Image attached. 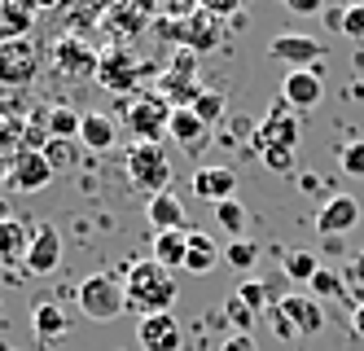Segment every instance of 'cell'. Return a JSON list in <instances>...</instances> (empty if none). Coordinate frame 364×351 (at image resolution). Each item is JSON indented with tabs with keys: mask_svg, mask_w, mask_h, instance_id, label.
<instances>
[{
	"mask_svg": "<svg viewBox=\"0 0 364 351\" xmlns=\"http://www.w3.org/2000/svg\"><path fill=\"white\" fill-rule=\"evenodd\" d=\"M316 273H321V263H316L311 251H290V255H285V277H290V281H311Z\"/></svg>",
	"mask_w": 364,
	"mask_h": 351,
	"instance_id": "cell-31",
	"label": "cell"
},
{
	"mask_svg": "<svg viewBox=\"0 0 364 351\" xmlns=\"http://www.w3.org/2000/svg\"><path fill=\"white\" fill-rule=\"evenodd\" d=\"M145 215H149V229H154V233H189V229H185V202H180L171 189L154 194Z\"/></svg>",
	"mask_w": 364,
	"mask_h": 351,
	"instance_id": "cell-20",
	"label": "cell"
},
{
	"mask_svg": "<svg viewBox=\"0 0 364 351\" xmlns=\"http://www.w3.org/2000/svg\"><path fill=\"white\" fill-rule=\"evenodd\" d=\"M123 172H127V184L141 189V194H163V189H171V158L163 145H145L136 141L132 150L123 154Z\"/></svg>",
	"mask_w": 364,
	"mask_h": 351,
	"instance_id": "cell-2",
	"label": "cell"
},
{
	"mask_svg": "<svg viewBox=\"0 0 364 351\" xmlns=\"http://www.w3.org/2000/svg\"><path fill=\"white\" fill-rule=\"evenodd\" d=\"M202 9L211 14V18H232L242 5H237V0H202Z\"/></svg>",
	"mask_w": 364,
	"mask_h": 351,
	"instance_id": "cell-41",
	"label": "cell"
},
{
	"mask_svg": "<svg viewBox=\"0 0 364 351\" xmlns=\"http://www.w3.org/2000/svg\"><path fill=\"white\" fill-rule=\"evenodd\" d=\"M277 312L294 325V334H321L325 330V312H321V303L311 299V294H281Z\"/></svg>",
	"mask_w": 364,
	"mask_h": 351,
	"instance_id": "cell-17",
	"label": "cell"
},
{
	"mask_svg": "<svg viewBox=\"0 0 364 351\" xmlns=\"http://www.w3.org/2000/svg\"><path fill=\"white\" fill-rule=\"evenodd\" d=\"M343 36H347V40H364V5H351V9H347Z\"/></svg>",
	"mask_w": 364,
	"mask_h": 351,
	"instance_id": "cell-39",
	"label": "cell"
},
{
	"mask_svg": "<svg viewBox=\"0 0 364 351\" xmlns=\"http://www.w3.org/2000/svg\"><path fill=\"white\" fill-rule=\"evenodd\" d=\"M145 70H149V66L136 62V53H132V48H127V44H114V48L101 53L97 84H101V88H110V93H119V97H127V93L136 88V79H141Z\"/></svg>",
	"mask_w": 364,
	"mask_h": 351,
	"instance_id": "cell-7",
	"label": "cell"
},
{
	"mask_svg": "<svg viewBox=\"0 0 364 351\" xmlns=\"http://www.w3.org/2000/svg\"><path fill=\"white\" fill-rule=\"evenodd\" d=\"M351 330L364 338V303H355V312H351Z\"/></svg>",
	"mask_w": 364,
	"mask_h": 351,
	"instance_id": "cell-47",
	"label": "cell"
},
{
	"mask_svg": "<svg viewBox=\"0 0 364 351\" xmlns=\"http://www.w3.org/2000/svg\"><path fill=\"white\" fill-rule=\"evenodd\" d=\"M58 263H62V233H58L53 224H36V229H31V246H27V259H22V268H27L31 277H48Z\"/></svg>",
	"mask_w": 364,
	"mask_h": 351,
	"instance_id": "cell-14",
	"label": "cell"
},
{
	"mask_svg": "<svg viewBox=\"0 0 364 351\" xmlns=\"http://www.w3.org/2000/svg\"><path fill=\"white\" fill-rule=\"evenodd\" d=\"M220 246H215V237H206V233H189V251H185V273L193 277H206L211 268L220 263Z\"/></svg>",
	"mask_w": 364,
	"mask_h": 351,
	"instance_id": "cell-25",
	"label": "cell"
},
{
	"mask_svg": "<svg viewBox=\"0 0 364 351\" xmlns=\"http://www.w3.org/2000/svg\"><path fill=\"white\" fill-rule=\"evenodd\" d=\"M268 58L285 62L290 70H311V66L325 58V44L316 36H303V31H277L268 40Z\"/></svg>",
	"mask_w": 364,
	"mask_h": 351,
	"instance_id": "cell-10",
	"label": "cell"
},
{
	"mask_svg": "<svg viewBox=\"0 0 364 351\" xmlns=\"http://www.w3.org/2000/svg\"><path fill=\"white\" fill-rule=\"evenodd\" d=\"M224 316L237 325V334H250V325H255V312L237 299V294H228V303H224Z\"/></svg>",
	"mask_w": 364,
	"mask_h": 351,
	"instance_id": "cell-37",
	"label": "cell"
},
{
	"mask_svg": "<svg viewBox=\"0 0 364 351\" xmlns=\"http://www.w3.org/2000/svg\"><path fill=\"white\" fill-rule=\"evenodd\" d=\"M307 285H311V299H338V294L347 290V285H343V277H338L333 268H321V273L311 277Z\"/></svg>",
	"mask_w": 364,
	"mask_h": 351,
	"instance_id": "cell-35",
	"label": "cell"
},
{
	"mask_svg": "<svg viewBox=\"0 0 364 351\" xmlns=\"http://www.w3.org/2000/svg\"><path fill=\"white\" fill-rule=\"evenodd\" d=\"M343 18H347V9H325V22L333 26V31H343Z\"/></svg>",
	"mask_w": 364,
	"mask_h": 351,
	"instance_id": "cell-46",
	"label": "cell"
},
{
	"mask_svg": "<svg viewBox=\"0 0 364 351\" xmlns=\"http://www.w3.org/2000/svg\"><path fill=\"white\" fill-rule=\"evenodd\" d=\"M53 66L62 79H97V66H101V53L84 40V36H58L53 44Z\"/></svg>",
	"mask_w": 364,
	"mask_h": 351,
	"instance_id": "cell-8",
	"label": "cell"
},
{
	"mask_svg": "<svg viewBox=\"0 0 364 351\" xmlns=\"http://www.w3.org/2000/svg\"><path fill=\"white\" fill-rule=\"evenodd\" d=\"M123 294H127V308H132V312L163 316L176 303V281H171V273H167L163 263L136 259L132 268H127V277H123Z\"/></svg>",
	"mask_w": 364,
	"mask_h": 351,
	"instance_id": "cell-1",
	"label": "cell"
},
{
	"mask_svg": "<svg viewBox=\"0 0 364 351\" xmlns=\"http://www.w3.org/2000/svg\"><path fill=\"white\" fill-rule=\"evenodd\" d=\"M268 325H272V334H277V338H294V325H290V320H285L277 308H268Z\"/></svg>",
	"mask_w": 364,
	"mask_h": 351,
	"instance_id": "cell-42",
	"label": "cell"
},
{
	"mask_svg": "<svg viewBox=\"0 0 364 351\" xmlns=\"http://www.w3.org/2000/svg\"><path fill=\"white\" fill-rule=\"evenodd\" d=\"M53 167H48L44 154H14L9 158V172H5V184L14 194H40L44 184H53Z\"/></svg>",
	"mask_w": 364,
	"mask_h": 351,
	"instance_id": "cell-13",
	"label": "cell"
},
{
	"mask_svg": "<svg viewBox=\"0 0 364 351\" xmlns=\"http://www.w3.org/2000/svg\"><path fill=\"white\" fill-rule=\"evenodd\" d=\"M250 141H255L259 154H264V150H290L294 154V145H299V119H294V110L277 97L272 110H268V119L250 132Z\"/></svg>",
	"mask_w": 364,
	"mask_h": 351,
	"instance_id": "cell-9",
	"label": "cell"
},
{
	"mask_svg": "<svg viewBox=\"0 0 364 351\" xmlns=\"http://www.w3.org/2000/svg\"><path fill=\"white\" fill-rule=\"evenodd\" d=\"M180 342H185V334H180V320L171 312L141 320V347L145 351H180Z\"/></svg>",
	"mask_w": 364,
	"mask_h": 351,
	"instance_id": "cell-19",
	"label": "cell"
},
{
	"mask_svg": "<svg viewBox=\"0 0 364 351\" xmlns=\"http://www.w3.org/2000/svg\"><path fill=\"white\" fill-rule=\"evenodd\" d=\"M167 132H171V141H180L185 150H198L202 141H211V127H206V123L189 110V105H176V110H171Z\"/></svg>",
	"mask_w": 364,
	"mask_h": 351,
	"instance_id": "cell-22",
	"label": "cell"
},
{
	"mask_svg": "<svg viewBox=\"0 0 364 351\" xmlns=\"http://www.w3.org/2000/svg\"><path fill=\"white\" fill-rule=\"evenodd\" d=\"M355 224H360V202H355V198H347V194L329 198V202L316 211V233H321V237H329V241H338L343 233H351Z\"/></svg>",
	"mask_w": 364,
	"mask_h": 351,
	"instance_id": "cell-15",
	"label": "cell"
},
{
	"mask_svg": "<svg viewBox=\"0 0 364 351\" xmlns=\"http://www.w3.org/2000/svg\"><path fill=\"white\" fill-rule=\"evenodd\" d=\"M347 281H355V285H364V251L347 263Z\"/></svg>",
	"mask_w": 364,
	"mask_h": 351,
	"instance_id": "cell-44",
	"label": "cell"
},
{
	"mask_svg": "<svg viewBox=\"0 0 364 351\" xmlns=\"http://www.w3.org/2000/svg\"><path fill=\"white\" fill-rule=\"evenodd\" d=\"M185 251H189V233H154V263H163L167 273L185 268Z\"/></svg>",
	"mask_w": 364,
	"mask_h": 351,
	"instance_id": "cell-26",
	"label": "cell"
},
{
	"mask_svg": "<svg viewBox=\"0 0 364 351\" xmlns=\"http://www.w3.org/2000/svg\"><path fill=\"white\" fill-rule=\"evenodd\" d=\"M75 299H80V312H84L88 320H114V316H123V308H127L123 281L110 277V273H92V277H84Z\"/></svg>",
	"mask_w": 364,
	"mask_h": 351,
	"instance_id": "cell-3",
	"label": "cell"
},
{
	"mask_svg": "<svg viewBox=\"0 0 364 351\" xmlns=\"http://www.w3.org/2000/svg\"><path fill=\"white\" fill-rule=\"evenodd\" d=\"M40 75V53L36 40H0V88H18L27 93L31 79Z\"/></svg>",
	"mask_w": 364,
	"mask_h": 351,
	"instance_id": "cell-5",
	"label": "cell"
},
{
	"mask_svg": "<svg viewBox=\"0 0 364 351\" xmlns=\"http://www.w3.org/2000/svg\"><path fill=\"white\" fill-rule=\"evenodd\" d=\"M237 299H242V303H246V308H250L255 316H259V312L268 316V303H272V290H268L264 281H242V285H237Z\"/></svg>",
	"mask_w": 364,
	"mask_h": 351,
	"instance_id": "cell-33",
	"label": "cell"
},
{
	"mask_svg": "<svg viewBox=\"0 0 364 351\" xmlns=\"http://www.w3.org/2000/svg\"><path fill=\"white\" fill-rule=\"evenodd\" d=\"M149 18H154V5H114V9H106V14H101V22H106L110 31L119 36V40H132V36H141L145 26H149Z\"/></svg>",
	"mask_w": 364,
	"mask_h": 351,
	"instance_id": "cell-21",
	"label": "cell"
},
{
	"mask_svg": "<svg viewBox=\"0 0 364 351\" xmlns=\"http://www.w3.org/2000/svg\"><path fill=\"white\" fill-rule=\"evenodd\" d=\"M294 14H321V0H290Z\"/></svg>",
	"mask_w": 364,
	"mask_h": 351,
	"instance_id": "cell-45",
	"label": "cell"
},
{
	"mask_svg": "<svg viewBox=\"0 0 364 351\" xmlns=\"http://www.w3.org/2000/svg\"><path fill=\"white\" fill-rule=\"evenodd\" d=\"M27 246H31V229L22 220L0 215V263H22L27 259Z\"/></svg>",
	"mask_w": 364,
	"mask_h": 351,
	"instance_id": "cell-23",
	"label": "cell"
},
{
	"mask_svg": "<svg viewBox=\"0 0 364 351\" xmlns=\"http://www.w3.org/2000/svg\"><path fill=\"white\" fill-rule=\"evenodd\" d=\"M338 163H343V176L364 180V141H351L343 154H338Z\"/></svg>",
	"mask_w": 364,
	"mask_h": 351,
	"instance_id": "cell-38",
	"label": "cell"
},
{
	"mask_svg": "<svg viewBox=\"0 0 364 351\" xmlns=\"http://www.w3.org/2000/svg\"><path fill=\"white\" fill-rule=\"evenodd\" d=\"M159 31H163L167 40H176V48L211 53V48L220 44V18H211V14L198 5V14H189L185 22H167V18H159Z\"/></svg>",
	"mask_w": 364,
	"mask_h": 351,
	"instance_id": "cell-6",
	"label": "cell"
},
{
	"mask_svg": "<svg viewBox=\"0 0 364 351\" xmlns=\"http://www.w3.org/2000/svg\"><path fill=\"white\" fill-rule=\"evenodd\" d=\"M198 93H202V84H198V53L176 48L171 62H167V70L159 75V97L167 105H193Z\"/></svg>",
	"mask_w": 364,
	"mask_h": 351,
	"instance_id": "cell-4",
	"label": "cell"
},
{
	"mask_svg": "<svg viewBox=\"0 0 364 351\" xmlns=\"http://www.w3.org/2000/svg\"><path fill=\"white\" fill-rule=\"evenodd\" d=\"M259 158L268 163V172H290V167H294V154H290V150H264Z\"/></svg>",
	"mask_w": 364,
	"mask_h": 351,
	"instance_id": "cell-40",
	"label": "cell"
},
{
	"mask_svg": "<svg viewBox=\"0 0 364 351\" xmlns=\"http://www.w3.org/2000/svg\"><path fill=\"white\" fill-rule=\"evenodd\" d=\"M224 105H228V101H224V93H215V88H202V93H198V101L189 105V110H193V115H198L206 127H215V123L224 119Z\"/></svg>",
	"mask_w": 364,
	"mask_h": 351,
	"instance_id": "cell-30",
	"label": "cell"
},
{
	"mask_svg": "<svg viewBox=\"0 0 364 351\" xmlns=\"http://www.w3.org/2000/svg\"><path fill=\"white\" fill-rule=\"evenodd\" d=\"M36 105L27 101V93L18 88H0V154H18L22 150V132H27Z\"/></svg>",
	"mask_w": 364,
	"mask_h": 351,
	"instance_id": "cell-11",
	"label": "cell"
},
{
	"mask_svg": "<svg viewBox=\"0 0 364 351\" xmlns=\"http://www.w3.org/2000/svg\"><path fill=\"white\" fill-rule=\"evenodd\" d=\"M193 194L202 202H228L232 194H237V172L232 167H198L193 172Z\"/></svg>",
	"mask_w": 364,
	"mask_h": 351,
	"instance_id": "cell-18",
	"label": "cell"
},
{
	"mask_svg": "<svg viewBox=\"0 0 364 351\" xmlns=\"http://www.w3.org/2000/svg\"><path fill=\"white\" fill-rule=\"evenodd\" d=\"M31 325H36L40 338H58V334H66V312L58 303H40L31 312Z\"/></svg>",
	"mask_w": 364,
	"mask_h": 351,
	"instance_id": "cell-29",
	"label": "cell"
},
{
	"mask_svg": "<svg viewBox=\"0 0 364 351\" xmlns=\"http://www.w3.org/2000/svg\"><path fill=\"white\" fill-rule=\"evenodd\" d=\"M220 351H259V347H255V338H250V334H232V338H224V347H220Z\"/></svg>",
	"mask_w": 364,
	"mask_h": 351,
	"instance_id": "cell-43",
	"label": "cell"
},
{
	"mask_svg": "<svg viewBox=\"0 0 364 351\" xmlns=\"http://www.w3.org/2000/svg\"><path fill=\"white\" fill-rule=\"evenodd\" d=\"M44 158H48V167H53V172H66L75 163V141H48Z\"/></svg>",
	"mask_w": 364,
	"mask_h": 351,
	"instance_id": "cell-36",
	"label": "cell"
},
{
	"mask_svg": "<svg viewBox=\"0 0 364 351\" xmlns=\"http://www.w3.org/2000/svg\"><path fill=\"white\" fill-rule=\"evenodd\" d=\"M80 141H84L88 150H110V145L119 141V132H114V123L101 115V110H92V115H84V123H80Z\"/></svg>",
	"mask_w": 364,
	"mask_h": 351,
	"instance_id": "cell-27",
	"label": "cell"
},
{
	"mask_svg": "<svg viewBox=\"0 0 364 351\" xmlns=\"http://www.w3.org/2000/svg\"><path fill=\"white\" fill-rule=\"evenodd\" d=\"M215 220H220V229L224 233H232V241L242 237V229H246V206L237 202V198H228V202H220L215 206Z\"/></svg>",
	"mask_w": 364,
	"mask_h": 351,
	"instance_id": "cell-32",
	"label": "cell"
},
{
	"mask_svg": "<svg viewBox=\"0 0 364 351\" xmlns=\"http://www.w3.org/2000/svg\"><path fill=\"white\" fill-rule=\"evenodd\" d=\"M36 9L22 0H0V40H27L31 36Z\"/></svg>",
	"mask_w": 364,
	"mask_h": 351,
	"instance_id": "cell-24",
	"label": "cell"
},
{
	"mask_svg": "<svg viewBox=\"0 0 364 351\" xmlns=\"http://www.w3.org/2000/svg\"><path fill=\"white\" fill-rule=\"evenodd\" d=\"M80 123L84 115L80 110H70V105H48V137L53 141H80Z\"/></svg>",
	"mask_w": 364,
	"mask_h": 351,
	"instance_id": "cell-28",
	"label": "cell"
},
{
	"mask_svg": "<svg viewBox=\"0 0 364 351\" xmlns=\"http://www.w3.org/2000/svg\"><path fill=\"white\" fill-rule=\"evenodd\" d=\"M321 97H325V79H321L316 66H311V70H290V75H285L281 101L290 105V110H311V105H321Z\"/></svg>",
	"mask_w": 364,
	"mask_h": 351,
	"instance_id": "cell-16",
	"label": "cell"
},
{
	"mask_svg": "<svg viewBox=\"0 0 364 351\" xmlns=\"http://www.w3.org/2000/svg\"><path fill=\"white\" fill-rule=\"evenodd\" d=\"M171 110H176V105H167L159 93H154V97H136L132 105H127V127H132L145 145H159L167 123H171Z\"/></svg>",
	"mask_w": 364,
	"mask_h": 351,
	"instance_id": "cell-12",
	"label": "cell"
},
{
	"mask_svg": "<svg viewBox=\"0 0 364 351\" xmlns=\"http://www.w3.org/2000/svg\"><path fill=\"white\" fill-rule=\"evenodd\" d=\"M224 259L237 268V273H246V268H255V259H259V246L250 237H237V241H228L224 246Z\"/></svg>",
	"mask_w": 364,
	"mask_h": 351,
	"instance_id": "cell-34",
	"label": "cell"
}]
</instances>
